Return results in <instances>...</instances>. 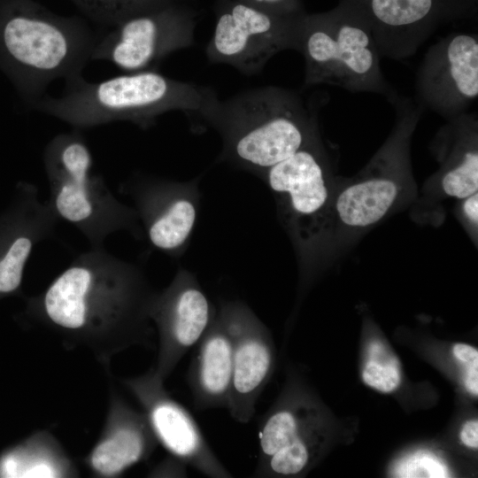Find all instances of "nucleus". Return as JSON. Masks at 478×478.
<instances>
[{"instance_id":"obj_1","label":"nucleus","mask_w":478,"mask_h":478,"mask_svg":"<svg viewBox=\"0 0 478 478\" xmlns=\"http://www.w3.org/2000/svg\"><path fill=\"white\" fill-rule=\"evenodd\" d=\"M154 292L140 266L104 247L89 248L31 299L30 312L66 342L108 362L127 348L151 345Z\"/></svg>"},{"instance_id":"obj_2","label":"nucleus","mask_w":478,"mask_h":478,"mask_svg":"<svg viewBox=\"0 0 478 478\" xmlns=\"http://www.w3.org/2000/svg\"><path fill=\"white\" fill-rule=\"evenodd\" d=\"M64 81L60 96L43 95L32 103L38 112L78 130L114 121H129L146 130L172 111L204 127L220 100L210 87L174 80L158 70L124 73L96 82L81 74Z\"/></svg>"},{"instance_id":"obj_3","label":"nucleus","mask_w":478,"mask_h":478,"mask_svg":"<svg viewBox=\"0 0 478 478\" xmlns=\"http://www.w3.org/2000/svg\"><path fill=\"white\" fill-rule=\"evenodd\" d=\"M388 100L396 112L388 138L354 176H335L320 266L332 262L370 228L417 197L411 143L424 109L395 91Z\"/></svg>"},{"instance_id":"obj_4","label":"nucleus","mask_w":478,"mask_h":478,"mask_svg":"<svg viewBox=\"0 0 478 478\" xmlns=\"http://www.w3.org/2000/svg\"><path fill=\"white\" fill-rule=\"evenodd\" d=\"M206 126L221 137L219 162L258 177L320 135L316 110L294 90L275 86L220 99Z\"/></svg>"},{"instance_id":"obj_5","label":"nucleus","mask_w":478,"mask_h":478,"mask_svg":"<svg viewBox=\"0 0 478 478\" xmlns=\"http://www.w3.org/2000/svg\"><path fill=\"white\" fill-rule=\"evenodd\" d=\"M99 35L82 16L58 15L34 0L1 1L2 49L33 101L53 81L81 74Z\"/></svg>"},{"instance_id":"obj_6","label":"nucleus","mask_w":478,"mask_h":478,"mask_svg":"<svg viewBox=\"0 0 478 478\" xmlns=\"http://www.w3.org/2000/svg\"><path fill=\"white\" fill-rule=\"evenodd\" d=\"M43 166L50 187L47 200L58 219L74 227L89 248L126 231L141 240L144 234L134 207L120 201L103 176L93 171V157L81 130L58 134L45 146Z\"/></svg>"},{"instance_id":"obj_7","label":"nucleus","mask_w":478,"mask_h":478,"mask_svg":"<svg viewBox=\"0 0 478 478\" xmlns=\"http://www.w3.org/2000/svg\"><path fill=\"white\" fill-rule=\"evenodd\" d=\"M298 52L305 58V87L327 84L387 98L394 92L367 21L346 0L330 12L303 16Z\"/></svg>"},{"instance_id":"obj_8","label":"nucleus","mask_w":478,"mask_h":478,"mask_svg":"<svg viewBox=\"0 0 478 478\" xmlns=\"http://www.w3.org/2000/svg\"><path fill=\"white\" fill-rule=\"evenodd\" d=\"M260 178L273 193L282 227L305 274L320 266L335 175L320 135Z\"/></svg>"},{"instance_id":"obj_9","label":"nucleus","mask_w":478,"mask_h":478,"mask_svg":"<svg viewBox=\"0 0 478 478\" xmlns=\"http://www.w3.org/2000/svg\"><path fill=\"white\" fill-rule=\"evenodd\" d=\"M216 22L205 55L212 64H226L244 75H255L277 53L299 49L305 14H279L239 0H218Z\"/></svg>"},{"instance_id":"obj_10","label":"nucleus","mask_w":478,"mask_h":478,"mask_svg":"<svg viewBox=\"0 0 478 478\" xmlns=\"http://www.w3.org/2000/svg\"><path fill=\"white\" fill-rule=\"evenodd\" d=\"M196 25V12L184 0L145 10L100 31L91 60L124 73L158 70L167 56L194 44Z\"/></svg>"},{"instance_id":"obj_11","label":"nucleus","mask_w":478,"mask_h":478,"mask_svg":"<svg viewBox=\"0 0 478 478\" xmlns=\"http://www.w3.org/2000/svg\"><path fill=\"white\" fill-rule=\"evenodd\" d=\"M199 177L176 181L135 174L120 192L134 203L150 245L172 258L186 251L195 227L200 204Z\"/></svg>"},{"instance_id":"obj_12","label":"nucleus","mask_w":478,"mask_h":478,"mask_svg":"<svg viewBox=\"0 0 478 478\" xmlns=\"http://www.w3.org/2000/svg\"><path fill=\"white\" fill-rule=\"evenodd\" d=\"M416 103L450 119L478 96V36L451 33L433 44L417 72Z\"/></svg>"},{"instance_id":"obj_13","label":"nucleus","mask_w":478,"mask_h":478,"mask_svg":"<svg viewBox=\"0 0 478 478\" xmlns=\"http://www.w3.org/2000/svg\"><path fill=\"white\" fill-rule=\"evenodd\" d=\"M216 310L196 275L179 268L171 283L154 292L149 317L158 335L156 375L162 381L172 374L188 351L199 342Z\"/></svg>"},{"instance_id":"obj_14","label":"nucleus","mask_w":478,"mask_h":478,"mask_svg":"<svg viewBox=\"0 0 478 478\" xmlns=\"http://www.w3.org/2000/svg\"><path fill=\"white\" fill-rule=\"evenodd\" d=\"M233 343V374L227 409L241 424L251 421L274 365V351L266 327L240 300L223 301L218 309Z\"/></svg>"},{"instance_id":"obj_15","label":"nucleus","mask_w":478,"mask_h":478,"mask_svg":"<svg viewBox=\"0 0 478 478\" xmlns=\"http://www.w3.org/2000/svg\"><path fill=\"white\" fill-rule=\"evenodd\" d=\"M125 384L144 409L158 440L174 458L214 478L233 475L216 457L191 414L164 389L153 368Z\"/></svg>"},{"instance_id":"obj_16","label":"nucleus","mask_w":478,"mask_h":478,"mask_svg":"<svg viewBox=\"0 0 478 478\" xmlns=\"http://www.w3.org/2000/svg\"><path fill=\"white\" fill-rule=\"evenodd\" d=\"M439 167L424 183L416 203L420 210L438 208L448 198L462 199L478 192V120L474 112L447 119L431 144Z\"/></svg>"},{"instance_id":"obj_17","label":"nucleus","mask_w":478,"mask_h":478,"mask_svg":"<svg viewBox=\"0 0 478 478\" xmlns=\"http://www.w3.org/2000/svg\"><path fill=\"white\" fill-rule=\"evenodd\" d=\"M367 21L381 56H412L452 9L449 0H346Z\"/></svg>"},{"instance_id":"obj_18","label":"nucleus","mask_w":478,"mask_h":478,"mask_svg":"<svg viewBox=\"0 0 478 478\" xmlns=\"http://www.w3.org/2000/svg\"><path fill=\"white\" fill-rule=\"evenodd\" d=\"M158 440L144 412H139L112 397L107 424L88 458L93 473L115 477L146 459Z\"/></svg>"},{"instance_id":"obj_19","label":"nucleus","mask_w":478,"mask_h":478,"mask_svg":"<svg viewBox=\"0 0 478 478\" xmlns=\"http://www.w3.org/2000/svg\"><path fill=\"white\" fill-rule=\"evenodd\" d=\"M233 374V343L226 323L216 311L198 342L189 371V384L198 410L227 405Z\"/></svg>"},{"instance_id":"obj_20","label":"nucleus","mask_w":478,"mask_h":478,"mask_svg":"<svg viewBox=\"0 0 478 478\" xmlns=\"http://www.w3.org/2000/svg\"><path fill=\"white\" fill-rule=\"evenodd\" d=\"M73 473L70 459L46 433H38L0 461V474L4 477H66Z\"/></svg>"},{"instance_id":"obj_21","label":"nucleus","mask_w":478,"mask_h":478,"mask_svg":"<svg viewBox=\"0 0 478 478\" xmlns=\"http://www.w3.org/2000/svg\"><path fill=\"white\" fill-rule=\"evenodd\" d=\"M89 22L105 31L126 18L175 0H71Z\"/></svg>"},{"instance_id":"obj_22","label":"nucleus","mask_w":478,"mask_h":478,"mask_svg":"<svg viewBox=\"0 0 478 478\" xmlns=\"http://www.w3.org/2000/svg\"><path fill=\"white\" fill-rule=\"evenodd\" d=\"M395 476L404 478L449 477L447 466L433 453L419 451L403 459L395 468Z\"/></svg>"},{"instance_id":"obj_23","label":"nucleus","mask_w":478,"mask_h":478,"mask_svg":"<svg viewBox=\"0 0 478 478\" xmlns=\"http://www.w3.org/2000/svg\"><path fill=\"white\" fill-rule=\"evenodd\" d=\"M362 378L366 384L382 392L396 389L401 381L396 360L380 363L372 356L366 363Z\"/></svg>"},{"instance_id":"obj_24","label":"nucleus","mask_w":478,"mask_h":478,"mask_svg":"<svg viewBox=\"0 0 478 478\" xmlns=\"http://www.w3.org/2000/svg\"><path fill=\"white\" fill-rule=\"evenodd\" d=\"M456 215L474 243L478 238V192L459 200Z\"/></svg>"},{"instance_id":"obj_25","label":"nucleus","mask_w":478,"mask_h":478,"mask_svg":"<svg viewBox=\"0 0 478 478\" xmlns=\"http://www.w3.org/2000/svg\"><path fill=\"white\" fill-rule=\"evenodd\" d=\"M253 5L257 8L279 13V14H300L305 12L299 0H239Z\"/></svg>"},{"instance_id":"obj_26","label":"nucleus","mask_w":478,"mask_h":478,"mask_svg":"<svg viewBox=\"0 0 478 478\" xmlns=\"http://www.w3.org/2000/svg\"><path fill=\"white\" fill-rule=\"evenodd\" d=\"M460 440L464 444L471 448L478 447V421L472 420L466 421L459 434Z\"/></svg>"},{"instance_id":"obj_27","label":"nucleus","mask_w":478,"mask_h":478,"mask_svg":"<svg viewBox=\"0 0 478 478\" xmlns=\"http://www.w3.org/2000/svg\"><path fill=\"white\" fill-rule=\"evenodd\" d=\"M452 351L455 358L465 365L478 363V351L470 345L457 343Z\"/></svg>"},{"instance_id":"obj_28","label":"nucleus","mask_w":478,"mask_h":478,"mask_svg":"<svg viewBox=\"0 0 478 478\" xmlns=\"http://www.w3.org/2000/svg\"><path fill=\"white\" fill-rule=\"evenodd\" d=\"M464 384L467 391L478 395V363L466 365Z\"/></svg>"}]
</instances>
